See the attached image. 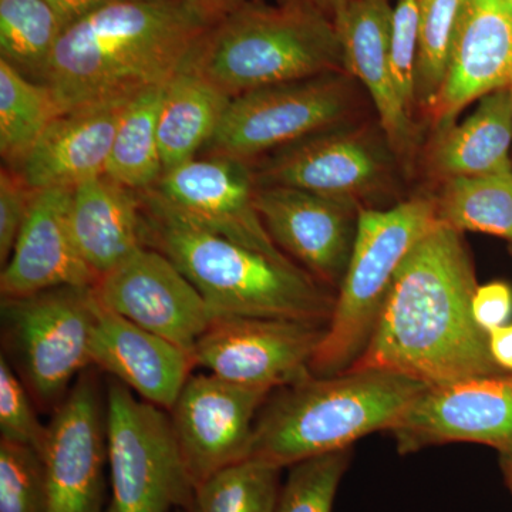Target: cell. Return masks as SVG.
<instances>
[{
	"mask_svg": "<svg viewBox=\"0 0 512 512\" xmlns=\"http://www.w3.org/2000/svg\"><path fill=\"white\" fill-rule=\"evenodd\" d=\"M463 234L439 222L404 259L365 352L348 370H387L427 386L500 375L477 325Z\"/></svg>",
	"mask_w": 512,
	"mask_h": 512,
	"instance_id": "obj_1",
	"label": "cell"
},
{
	"mask_svg": "<svg viewBox=\"0 0 512 512\" xmlns=\"http://www.w3.org/2000/svg\"><path fill=\"white\" fill-rule=\"evenodd\" d=\"M207 29L184 0H116L66 26L45 84L62 113L136 96L180 72Z\"/></svg>",
	"mask_w": 512,
	"mask_h": 512,
	"instance_id": "obj_2",
	"label": "cell"
},
{
	"mask_svg": "<svg viewBox=\"0 0 512 512\" xmlns=\"http://www.w3.org/2000/svg\"><path fill=\"white\" fill-rule=\"evenodd\" d=\"M146 245L174 262L218 315L328 325L336 292L295 262H281L200 227L156 191L141 192Z\"/></svg>",
	"mask_w": 512,
	"mask_h": 512,
	"instance_id": "obj_3",
	"label": "cell"
},
{
	"mask_svg": "<svg viewBox=\"0 0 512 512\" xmlns=\"http://www.w3.org/2000/svg\"><path fill=\"white\" fill-rule=\"evenodd\" d=\"M427 387L387 370L311 375L269 396L256 419L251 457L286 468L352 448L369 434L392 430Z\"/></svg>",
	"mask_w": 512,
	"mask_h": 512,
	"instance_id": "obj_4",
	"label": "cell"
},
{
	"mask_svg": "<svg viewBox=\"0 0 512 512\" xmlns=\"http://www.w3.org/2000/svg\"><path fill=\"white\" fill-rule=\"evenodd\" d=\"M229 97L328 73H346L332 16L306 0H248L205 30L185 66Z\"/></svg>",
	"mask_w": 512,
	"mask_h": 512,
	"instance_id": "obj_5",
	"label": "cell"
},
{
	"mask_svg": "<svg viewBox=\"0 0 512 512\" xmlns=\"http://www.w3.org/2000/svg\"><path fill=\"white\" fill-rule=\"evenodd\" d=\"M439 222L436 198L431 197H413L386 210H360L348 271L336 291L332 318L309 366L312 376L346 372L365 352L397 271Z\"/></svg>",
	"mask_w": 512,
	"mask_h": 512,
	"instance_id": "obj_6",
	"label": "cell"
},
{
	"mask_svg": "<svg viewBox=\"0 0 512 512\" xmlns=\"http://www.w3.org/2000/svg\"><path fill=\"white\" fill-rule=\"evenodd\" d=\"M110 510L190 511L194 500L170 413L110 377L106 389Z\"/></svg>",
	"mask_w": 512,
	"mask_h": 512,
	"instance_id": "obj_7",
	"label": "cell"
},
{
	"mask_svg": "<svg viewBox=\"0 0 512 512\" xmlns=\"http://www.w3.org/2000/svg\"><path fill=\"white\" fill-rule=\"evenodd\" d=\"M94 302L93 286L2 299L3 333L16 372L43 412H55L77 377L92 367Z\"/></svg>",
	"mask_w": 512,
	"mask_h": 512,
	"instance_id": "obj_8",
	"label": "cell"
},
{
	"mask_svg": "<svg viewBox=\"0 0 512 512\" xmlns=\"http://www.w3.org/2000/svg\"><path fill=\"white\" fill-rule=\"evenodd\" d=\"M355 107V79L348 73L251 90L229 101L205 156L251 163L326 128L349 123Z\"/></svg>",
	"mask_w": 512,
	"mask_h": 512,
	"instance_id": "obj_9",
	"label": "cell"
},
{
	"mask_svg": "<svg viewBox=\"0 0 512 512\" xmlns=\"http://www.w3.org/2000/svg\"><path fill=\"white\" fill-rule=\"evenodd\" d=\"M397 160L383 133L345 123L279 148L254 171L261 187L298 188L363 207L393 184Z\"/></svg>",
	"mask_w": 512,
	"mask_h": 512,
	"instance_id": "obj_10",
	"label": "cell"
},
{
	"mask_svg": "<svg viewBox=\"0 0 512 512\" xmlns=\"http://www.w3.org/2000/svg\"><path fill=\"white\" fill-rule=\"evenodd\" d=\"M326 326L218 315L195 345L192 359L227 382L274 392L311 376L309 366Z\"/></svg>",
	"mask_w": 512,
	"mask_h": 512,
	"instance_id": "obj_11",
	"label": "cell"
},
{
	"mask_svg": "<svg viewBox=\"0 0 512 512\" xmlns=\"http://www.w3.org/2000/svg\"><path fill=\"white\" fill-rule=\"evenodd\" d=\"M40 456L46 471L47 512H106V397L90 367L52 412Z\"/></svg>",
	"mask_w": 512,
	"mask_h": 512,
	"instance_id": "obj_12",
	"label": "cell"
},
{
	"mask_svg": "<svg viewBox=\"0 0 512 512\" xmlns=\"http://www.w3.org/2000/svg\"><path fill=\"white\" fill-rule=\"evenodd\" d=\"M271 394L212 373L190 376L168 413L194 491L251 457L256 419Z\"/></svg>",
	"mask_w": 512,
	"mask_h": 512,
	"instance_id": "obj_13",
	"label": "cell"
},
{
	"mask_svg": "<svg viewBox=\"0 0 512 512\" xmlns=\"http://www.w3.org/2000/svg\"><path fill=\"white\" fill-rule=\"evenodd\" d=\"M93 291L104 308L191 356L218 316L174 262L147 245L101 275Z\"/></svg>",
	"mask_w": 512,
	"mask_h": 512,
	"instance_id": "obj_14",
	"label": "cell"
},
{
	"mask_svg": "<svg viewBox=\"0 0 512 512\" xmlns=\"http://www.w3.org/2000/svg\"><path fill=\"white\" fill-rule=\"evenodd\" d=\"M389 433L400 454L477 443L512 460V373L429 386Z\"/></svg>",
	"mask_w": 512,
	"mask_h": 512,
	"instance_id": "obj_15",
	"label": "cell"
},
{
	"mask_svg": "<svg viewBox=\"0 0 512 512\" xmlns=\"http://www.w3.org/2000/svg\"><path fill=\"white\" fill-rule=\"evenodd\" d=\"M154 191L188 220L281 262H293L265 228L256 208L251 163L221 156L194 158L165 170Z\"/></svg>",
	"mask_w": 512,
	"mask_h": 512,
	"instance_id": "obj_16",
	"label": "cell"
},
{
	"mask_svg": "<svg viewBox=\"0 0 512 512\" xmlns=\"http://www.w3.org/2000/svg\"><path fill=\"white\" fill-rule=\"evenodd\" d=\"M265 228L295 264L338 291L355 247L362 205L281 185H256Z\"/></svg>",
	"mask_w": 512,
	"mask_h": 512,
	"instance_id": "obj_17",
	"label": "cell"
},
{
	"mask_svg": "<svg viewBox=\"0 0 512 512\" xmlns=\"http://www.w3.org/2000/svg\"><path fill=\"white\" fill-rule=\"evenodd\" d=\"M512 82V3L466 0L439 96L429 110L437 133L468 104Z\"/></svg>",
	"mask_w": 512,
	"mask_h": 512,
	"instance_id": "obj_18",
	"label": "cell"
},
{
	"mask_svg": "<svg viewBox=\"0 0 512 512\" xmlns=\"http://www.w3.org/2000/svg\"><path fill=\"white\" fill-rule=\"evenodd\" d=\"M73 188L36 191L28 218L0 274L2 299L79 286L92 288L97 276L74 241L69 210Z\"/></svg>",
	"mask_w": 512,
	"mask_h": 512,
	"instance_id": "obj_19",
	"label": "cell"
},
{
	"mask_svg": "<svg viewBox=\"0 0 512 512\" xmlns=\"http://www.w3.org/2000/svg\"><path fill=\"white\" fill-rule=\"evenodd\" d=\"M393 6L390 0H349L333 16L345 70L359 80L375 104L379 126L403 163L416 150L413 113L404 104L390 63Z\"/></svg>",
	"mask_w": 512,
	"mask_h": 512,
	"instance_id": "obj_20",
	"label": "cell"
},
{
	"mask_svg": "<svg viewBox=\"0 0 512 512\" xmlns=\"http://www.w3.org/2000/svg\"><path fill=\"white\" fill-rule=\"evenodd\" d=\"M90 359L92 366L119 380L144 402L167 412L195 367L190 353L104 308L97 298Z\"/></svg>",
	"mask_w": 512,
	"mask_h": 512,
	"instance_id": "obj_21",
	"label": "cell"
},
{
	"mask_svg": "<svg viewBox=\"0 0 512 512\" xmlns=\"http://www.w3.org/2000/svg\"><path fill=\"white\" fill-rule=\"evenodd\" d=\"M131 97L64 111L50 124L19 173L35 191L74 188L106 173L121 116Z\"/></svg>",
	"mask_w": 512,
	"mask_h": 512,
	"instance_id": "obj_22",
	"label": "cell"
},
{
	"mask_svg": "<svg viewBox=\"0 0 512 512\" xmlns=\"http://www.w3.org/2000/svg\"><path fill=\"white\" fill-rule=\"evenodd\" d=\"M69 220L77 248L97 279L146 247L141 192L106 174L73 188Z\"/></svg>",
	"mask_w": 512,
	"mask_h": 512,
	"instance_id": "obj_23",
	"label": "cell"
},
{
	"mask_svg": "<svg viewBox=\"0 0 512 512\" xmlns=\"http://www.w3.org/2000/svg\"><path fill=\"white\" fill-rule=\"evenodd\" d=\"M512 114L507 89L487 94L463 123L437 133L429 168L441 181L512 171Z\"/></svg>",
	"mask_w": 512,
	"mask_h": 512,
	"instance_id": "obj_24",
	"label": "cell"
},
{
	"mask_svg": "<svg viewBox=\"0 0 512 512\" xmlns=\"http://www.w3.org/2000/svg\"><path fill=\"white\" fill-rule=\"evenodd\" d=\"M231 99L220 87L187 67L165 83L158 111V143L164 170L194 160L205 150Z\"/></svg>",
	"mask_w": 512,
	"mask_h": 512,
	"instance_id": "obj_25",
	"label": "cell"
},
{
	"mask_svg": "<svg viewBox=\"0 0 512 512\" xmlns=\"http://www.w3.org/2000/svg\"><path fill=\"white\" fill-rule=\"evenodd\" d=\"M164 86L144 90L128 101L104 173L136 192L153 190L165 171L158 143Z\"/></svg>",
	"mask_w": 512,
	"mask_h": 512,
	"instance_id": "obj_26",
	"label": "cell"
},
{
	"mask_svg": "<svg viewBox=\"0 0 512 512\" xmlns=\"http://www.w3.org/2000/svg\"><path fill=\"white\" fill-rule=\"evenodd\" d=\"M60 114L62 111L46 84L28 79L0 59V154L8 167H22Z\"/></svg>",
	"mask_w": 512,
	"mask_h": 512,
	"instance_id": "obj_27",
	"label": "cell"
},
{
	"mask_svg": "<svg viewBox=\"0 0 512 512\" xmlns=\"http://www.w3.org/2000/svg\"><path fill=\"white\" fill-rule=\"evenodd\" d=\"M440 222L461 232H481L512 244V171L443 181L436 198Z\"/></svg>",
	"mask_w": 512,
	"mask_h": 512,
	"instance_id": "obj_28",
	"label": "cell"
},
{
	"mask_svg": "<svg viewBox=\"0 0 512 512\" xmlns=\"http://www.w3.org/2000/svg\"><path fill=\"white\" fill-rule=\"evenodd\" d=\"M66 29L46 0H0V59L45 84L57 42Z\"/></svg>",
	"mask_w": 512,
	"mask_h": 512,
	"instance_id": "obj_29",
	"label": "cell"
},
{
	"mask_svg": "<svg viewBox=\"0 0 512 512\" xmlns=\"http://www.w3.org/2000/svg\"><path fill=\"white\" fill-rule=\"evenodd\" d=\"M282 470L259 458L239 461L195 488L190 512H275Z\"/></svg>",
	"mask_w": 512,
	"mask_h": 512,
	"instance_id": "obj_30",
	"label": "cell"
},
{
	"mask_svg": "<svg viewBox=\"0 0 512 512\" xmlns=\"http://www.w3.org/2000/svg\"><path fill=\"white\" fill-rule=\"evenodd\" d=\"M464 2L466 0H420L414 107L429 111L439 96Z\"/></svg>",
	"mask_w": 512,
	"mask_h": 512,
	"instance_id": "obj_31",
	"label": "cell"
},
{
	"mask_svg": "<svg viewBox=\"0 0 512 512\" xmlns=\"http://www.w3.org/2000/svg\"><path fill=\"white\" fill-rule=\"evenodd\" d=\"M352 448L299 461L289 468L275 512H333L340 481L348 471Z\"/></svg>",
	"mask_w": 512,
	"mask_h": 512,
	"instance_id": "obj_32",
	"label": "cell"
},
{
	"mask_svg": "<svg viewBox=\"0 0 512 512\" xmlns=\"http://www.w3.org/2000/svg\"><path fill=\"white\" fill-rule=\"evenodd\" d=\"M46 471L35 448L0 439V512H47Z\"/></svg>",
	"mask_w": 512,
	"mask_h": 512,
	"instance_id": "obj_33",
	"label": "cell"
},
{
	"mask_svg": "<svg viewBox=\"0 0 512 512\" xmlns=\"http://www.w3.org/2000/svg\"><path fill=\"white\" fill-rule=\"evenodd\" d=\"M37 406L22 377L9 362L0 356V436L35 448L42 453L47 424L40 423Z\"/></svg>",
	"mask_w": 512,
	"mask_h": 512,
	"instance_id": "obj_34",
	"label": "cell"
},
{
	"mask_svg": "<svg viewBox=\"0 0 512 512\" xmlns=\"http://www.w3.org/2000/svg\"><path fill=\"white\" fill-rule=\"evenodd\" d=\"M419 40L420 0H396L390 32V63L400 96L412 113Z\"/></svg>",
	"mask_w": 512,
	"mask_h": 512,
	"instance_id": "obj_35",
	"label": "cell"
},
{
	"mask_svg": "<svg viewBox=\"0 0 512 512\" xmlns=\"http://www.w3.org/2000/svg\"><path fill=\"white\" fill-rule=\"evenodd\" d=\"M36 191L23 180L18 170L0 171V264L12 255L20 231L28 218Z\"/></svg>",
	"mask_w": 512,
	"mask_h": 512,
	"instance_id": "obj_36",
	"label": "cell"
},
{
	"mask_svg": "<svg viewBox=\"0 0 512 512\" xmlns=\"http://www.w3.org/2000/svg\"><path fill=\"white\" fill-rule=\"evenodd\" d=\"M471 312L484 332L507 325L512 316V289L504 282L478 285L471 301Z\"/></svg>",
	"mask_w": 512,
	"mask_h": 512,
	"instance_id": "obj_37",
	"label": "cell"
},
{
	"mask_svg": "<svg viewBox=\"0 0 512 512\" xmlns=\"http://www.w3.org/2000/svg\"><path fill=\"white\" fill-rule=\"evenodd\" d=\"M248 0H184L187 8L204 23L207 28L217 25L232 12L241 8Z\"/></svg>",
	"mask_w": 512,
	"mask_h": 512,
	"instance_id": "obj_38",
	"label": "cell"
},
{
	"mask_svg": "<svg viewBox=\"0 0 512 512\" xmlns=\"http://www.w3.org/2000/svg\"><path fill=\"white\" fill-rule=\"evenodd\" d=\"M46 2L63 20L64 25L69 26L84 16L90 15L94 10L103 8L116 0H46Z\"/></svg>",
	"mask_w": 512,
	"mask_h": 512,
	"instance_id": "obj_39",
	"label": "cell"
},
{
	"mask_svg": "<svg viewBox=\"0 0 512 512\" xmlns=\"http://www.w3.org/2000/svg\"><path fill=\"white\" fill-rule=\"evenodd\" d=\"M488 349L495 365L512 373V323L488 333Z\"/></svg>",
	"mask_w": 512,
	"mask_h": 512,
	"instance_id": "obj_40",
	"label": "cell"
},
{
	"mask_svg": "<svg viewBox=\"0 0 512 512\" xmlns=\"http://www.w3.org/2000/svg\"><path fill=\"white\" fill-rule=\"evenodd\" d=\"M306 2L312 3L316 8L323 10V12L328 13L333 18L349 0H306Z\"/></svg>",
	"mask_w": 512,
	"mask_h": 512,
	"instance_id": "obj_41",
	"label": "cell"
},
{
	"mask_svg": "<svg viewBox=\"0 0 512 512\" xmlns=\"http://www.w3.org/2000/svg\"><path fill=\"white\" fill-rule=\"evenodd\" d=\"M505 477H507L508 487H510L512 493V460L504 461Z\"/></svg>",
	"mask_w": 512,
	"mask_h": 512,
	"instance_id": "obj_42",
	"label": "cell"
},
{
	"mask_svg": "<svg viewBox=\"0 0 512 512\" xmlns=\"http://www.w3.org/2000/svg\"><path fill=\"white\" fill-rule=\"evenodd\" d=\"M508 92H510L511 114H512V82H511L510 86H508Z\"/></svg>",
	"mask_w": 512,
	"mask_h": 512,
	"instance_id": "obj_43",
	"label": "cell"
},
{
	"mask_svg": "<svg viewBox=\"0 0 512 512\" xmlns=\"http://www.w3.org/2000/svg\"><path fill=\"white\" fill-rule=\"evenodd\" d=\"M174 512H190V511L183 510V508H180V510H175Z\"/></svg>",
	"mask_w": 512,
	"mask_h": 512,
	"instance_id": "obj_44",
	"label": "cell"
},
{
	"mask_svg": "<svg viewBox=\"0 0 512 512\" xmlns=\"http://www.w3.org/2000/svg\"><path fill=\"white\" fill-rule=\"evenodd\" d=\"M106 512H113V511H111L110 507H109V508H107Z\"/></svg>",
	"mask_w": 512,
	"mask_h": 512,
	"instance_id": "obj_45",
	"label": "cell"
},
{
	"mask_svg": "<svg viewBox=\"0 0 512 512\" xmlns=\"http://www.w3.org/2000/svg\"><path fill=\"white\" fill-rule=\"evenodd\" d=\"M510 2L512 3V0H510Z\"/></svg>",
	"mask_w": 512,
	"mask_h": 512,
	"instance_id": "obj_46",
	"label": "cell"
}]
</instances>
